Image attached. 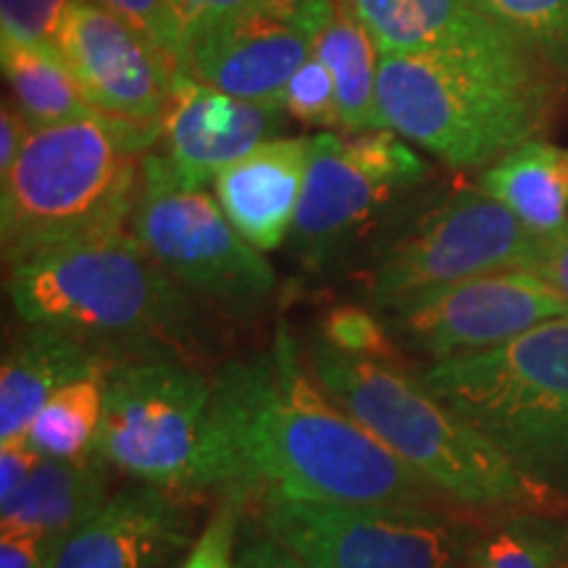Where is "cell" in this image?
Masks as SVG:
<instances>
[{"label":"cell","instance_id":"6da1fadb","mask_svg":"<svg viewBox=\"0 0 568 568\" xmlns=\"http://www.w3.org/2000/svg\"><path fill=\"white\" fill-rule=\"evenodd\" d=\"M197 489L408 508L443 497L318 385L284 322L268 351L230 361L213 379Z\"/></svg>","mask_w":568,"mask_h":568},{"label":"cell","instance_id":"7a4b0ae2","mask_svg":"<svg viewBox=\"0 0 568 568\" xmlns=\"http://www.w3.org/2000/svg\"><path fill=\"white\" fill-rule=\"evenodd\" d=\"M24 326H51L122 358L197 347V305L132 232L53 247L6 268Z\"/></svg>","mask_w":568,"mask_h":568},{"label":"cell","instance_id":"3957f363","mask_svg":"<svg viewBox=\"0 0 568 568\" xmlns=\"http://www.w3.org/2000/svg\"><path fill=\"white\" fill-rule=\"evenodd\" d=\"M161 124L92 111L32 130L17 166L0 182L6 268L90 237L130 230L142 161Z\"/></svg>","mask_w":568,"mask_h":568},{"label":"cell","instance_id":"277c9868","mask_svg":"<svg viewBox=\"0 0 568 568\" xmlns=\"http://www.w3.org/2000/svg\"><path fill=\"white\" fill-rule=\"evenodd\" d=\"M305 364L355 422L443 497L474 508L542 500L535 474L439 400L408 366L353 358L318 337L308 339Z\"/></svg>","mask_w":568,"mask_h":568},{"label":"cell","instance_id":"5b68a950","mask_svg":"<svg viewBox=\"0 0 568 568\" xmlns=\"http://www.w3.org/2000/svg\"><path fill=\"white\" fill-rule=\"evenodd\" d=\"M376 98L385 130L447 166L479 169L545 130L558 80L545 67L387 53Z\"/></svg>","mask_w":568,"mask_h":568},{"label":"cell","instance_id":"8992f818","mask_svg":"<svg viewBox=\"0 0 568 568\" xmlns=\"http://www.w3.org/2000/svg\"><path fill=\"white\" fill-rule=\"evenodd\" d=\"M311 161L290 247L311 274H332L364 255L366 264L414 213L429 163L393 130L311 134Z\"/></svg>","mask_w":568,"mask_h":568},{"label":"cell","instance_id":"52a82bcc","mask_svg":"<svg viewBox=\"0 0 568 568\" xmlns=\"http://www.w3.org/2000/svg\"><path fill=\"white\" fill-rule=\"evenodd\" d=\"M422 382L529 474L568 460V316L435 361Z\"/></svg>","mask_w":568,"mask_h":568},{"label":"cell","instance_id":"ba28073f","mask_svg":"<svg viewBox=\"0 0 568 568\" xmlns=\"http://www.w3.org/2000/svg\"><path fill=\"white\" fill-rule=\"evenodd\" d=\"M130 230L184 293L219 314L245 322L274 297L276 274L264 253L234 230L209 190L182 182L159 151L142 161Z\"/></svg>","mask_w":568,"mask_h":568},{"label":"cell","instance_id":"9c48e42d","mask_svg":"<svg viewBox=\"0 0 568 568\" xmlns=\"http://www.w3.org/2000/svg\"><path fill=\"white\" fill-rule=\"evenodd\" d=\"M542 237L481 187L410 213L366 264L376 314L408 297L495 272H531Z\"/></svg>","mask_w":568,"mask_h":568},{"label":"cell","instance_id":"30bf717a","mask_svg":"<svg viewBox=\"0 0 568 568\" xmlns=\"http://www.w3.org/2000/svg\"><path fill=\"white\" fill-rule=\"evenodd\" d=\"M213 382L172 353L124 358L109 376L98 450L140 485L195 493Z\"/></svg>","mask_w":568,"mask_h":568},{"label":"cell","instance_id":"8fae6325","mask_svg":"<svg viewBox=\"0 0 568 568\" xmlns=\"http://www.w3.org/2000/svg\"><path fill=\"white\" fill-rule=\"evenodd\" d=\"M308 568H458L468 529L443 508L347 506L261 495L243 500Z\"/></svg>","mask_w":568,"mask_h":568},{"label":"cell","instance_id":"7c38bea8","mask_svg":"<svg viewBox=\"0 0 568 568\" xmlns=\"http://www.w3.org/2000/svg\"><path fill=\"white\" fill-rule=\"evenodd\" d=\"M406 355L435 361L503 345L531 326L568 316V303L531 272H495L460 280L382 311Z\"/></svg>","mask_w":568,"mask_h":568},{"label":"cell","instance_id":"4fadbf2b","mask_svg":"<svg viewBox=\"0 0 568 568\" xmlns=\"http://www.w3.org/2000/svg\"><path fill=\"white\" fill-rule=\"evenodd\" d=\"M332 13L335 0H261L216 17L184 38V71L243 101L280 103Z\"/></svg>","mask_w":568,"mask_h":568},{"label":"cell","instance_id":"5bb4252c","mask_svg":"<svg viewBox=\"0 0 568 568\" xmlns=\"http://www.w3.org/2000/svg\"><path fill=\"white\" fill-rule=\"evenodd\" d=\"M55 48L95 111L161 124L180 69L130 21L92 0H71Z\"/></svg>","mask_w":568,"mask_h":568},{"label":"cell","instance_id":"9a60e30c","mask_svg":"<svg viewBox=\"0 0 568 568\" xmlns=\"http://www.w3.org/2000/svg\"><path fill=\"white\" fill-rule=\"evenodd\" d=\"M287 122L280 103L243 101L180 69L161 122L159 153L182 182L205 187L230 163L280 138Z\"/></svg>","mask_w":568,"mask_h":568},{"label":"cell","instance_id":"2e32d148","mask_svg":"<svg viewBox=\"0 0 568 568\" xmlns=\"http://www.w3.org/2000/svg\"><path fill=\"white\" fill-rule=\"evenodd\" d=\"M353 9L372 32L382 55L406 53L503 67H545L524 42L503 30L471 0H353Z\"/></svg>","mask_w":568,"mask_h":568},{"label":"cell","instance_id":"e0dca14e","mask_svg":"<svg viewBox=\"0 0 568 568\" xmlns=\"http://www.w3.org/2000/svg\"><path fill=\"white\" fill-rule=\"evenodd\" d=\"M193 537L180 493L130 487L63 539L53 568H166Z\"/></svg>","mask_w":568,"mask_h":568},{"label":"cell","instance_id":"ac0fdd59","mask_svg":"<svg viewBox=\"0 0 568 568\" xmlns=\"http://www.w3.org/2000/svg\"><path fill=\"white\" fill-rule=\"evenodd\" d=\"M311 142V138L268 140L213 180V197L226 219L261 253L276 251L293 234Z\"/></svg>","mask_w":568,"mask_h":568},{"label":"cell","instance_id":"d6986e66","mask_svg":"<svg viewBox=\"0 0 568 568\" xmlns=\"http://www.w3.org/2000/svg\"><path fill=\"white\" fill-rule=\"evenodd\" d=\"M111 361L124 358L69 332L27 326L3 353L0 366V443L24 437L59 389Z\"/></svg>","mask_w":568,"mask_h":568},{"label":"cell","instance_id":"ffe728a7","mask_svg":"<svg viewBox=\"0 0 568 568\" xmlns=\"http://www.w3.org/2000/svg\"><path fill=\"white\" fill-rule=\"evenodd\" d=\"M109 460L101 450L80 458H42L19 497L0 508V527L24 529L63 545L109 500Z\"/></svg>","mask_w":568,"mask_h":568},{"label":"cell","instance_id":"44dd1931","mask_svg":"<svg viewBox=\"0 0 568 568\" xmlns=\"http://www.w3.org/2000/svg\"><path fill=\"white\" fill-rule=\"evenodd\" d=\"M479 187L539 237H550L568 226L566 148L537 138L524 142L479 176Z\"/></svg>","mask_w":568,"mask_h":568},{"label":"cell","instance_id":"7402d4cb","mask_svg":"<svg viewBox=\"0 0 568 568\" xmlns=\"http://www.w3.org/2000/svg\"><path fill=\"white\" fill-rule=\"evenodd\" d=\"M314 55L335 80L339 130L347 134L385 130L376 98L382 53L355 13L353 0H335V13L318 34Z\"/></svg>","mask_w":568,"mask_h":568},{"label":"cell","instance_id":"603a6c76","mask_svg":"<svg viewBox=\"0 0 568 568\" xmlns=\"http://www.w3.org/2000/svg\"><path fill=\"white\" fill-rule=\"evenodd\" d=\"M0 67L11 103L30 130H42L95 111L55 45L0 42Z\"/></svg>","mask_w":568,"mask_h":568},{"label":"cell","instance_id":"cb8c5ba5","mask_svg":"<svg viewBox=\"0 0 568 568\" xmlns=\"http://www.w3.org/2000/svg\"><path fill=\"white\" fill-rule=\"evenodd\" d=\"M122 361H111L80 376L42 406L27 429V439L45 458H80L98 450L109 376Z\"/></svg>","mask_w":568,"mask_h":568},{"label":"cell","instance_id":"d4e9b609","mask_svg":"<svg viewBox=\"0 0 568 568\" xmlns=\"http://www.w3.org/2000/svg\"><path fill=\"white\" fill-rule=\"evenodd\" d=\"M558 524L537 516H518L468 542L458 568H552L566 550Z\"/></svg>","mask_w":568,"mask_h":568},{"label":"cell","instance_id":"484cf974","mask_svg":"<svg viewBox=\"0 0 568 568\" xmlns=\"http://www.w3.org/2000/svg\"><path fill=\"white\" fill-rule=\"evenodd\" d=\"M548 67L568 80V0H471Z\"/></svg>","mask_w":568,"mask_h":568},{"label":"cell","instance_id":"4316f807","mask_svg":"<svg viewBox=\"0 0 568 568\" xmlns=\"http://www.w3.org/2000/svg\"><path fill=\"white\" fill-rule=\"evenodd\" d=\"M337 353L353 355V358L385 361V364H403L406 366V353L389 335L385 318L376 314L374 308L364 305H337L329 308L318 324L316 335Z\"/></svg>","mask_w":568,"mask_h":568},{"label":"cell","instance_id":"83f0119b","mask_svg":"<svg viewBox=\"0 0 568 568\" xmlns=\"http://www.w3.org/2000/svg\"><path fill=\"white\" fill-rule=\"evenodd\" d=\"M282 111L290 122L303 126H339L337 90L329 69L316 55H311L301 69L290 77L280 95Z\"/></svg>","mask_w":568,"mask_h":568},{"label":"cell","instance_id":"f1b7e54d","mask_svg":"<svg viewBox=\"0 0 568 568\" xmlns=\"http://www.w3.org/2000/svg\"><path fill=\"white\" fill-rule=\"evenodd\" d=\"M92 3L130 21L134 30H140L174 61L176 69H184V30L172 0H92Z\"/></svg>","mask_w":568,"mask_h":568},{"label":"cell","instance_id":"f546056e","mask_svg":"<svg viewBox=\"0 0 568 568\" xmlns=\"http://www.w3.org/2000/svg\"><path fill=\"white\" fill-rule=\"evenodd\" d=\"M71 0H0V40L55 45Z\"/></svg>","mask_w":568,"mask_h":568},{"label":"cell","instance_id":"4dcf8cb0","mask_svg":"<svg viewBox=\"0 0 568 568\" xmlns=\"http://www.w3.org/2000/svg\"><path fill=\"white\" fill-rule=\"evenodd\" d=\"M240 506L243 500L232 497L216 510L180 568H234V539H237L240 516H243Z\"/></svg>","mask_w":568,"mask_h":568},{"label":"cell","instance_id":"1f68e13d","mask_svg":"<svg viewBox=\"0 0 568 568\" xmlns=\"http://www.w3.org/2000/svg\"><path fill=\"white\" fill-rule=\"evenodd\" d=\"M234 568H308L293 550L284 548L251 510L240 516L234 539Z\"/></svg>","mask_w":568,"mask_h":568},{"label":"cell","instance_id":"d6a6232c","mask_svg":"<svg viewBox=\"0 0 568 568\" xmlns=\"http://www.w3.org/2000/svg\"><path fill=\"white\" fill-rule=\"evenodd\" d=\"M42 458L45 456L27 437L0 443V508L17 500Z\"/></svg>","mask_w":568,"mask_h":568},{"label":"cell","instance_id":"836d02e7","mask_svg":"<svg viewBox=\"0 0 568 568\" xmlns=\"http://www.w3.org/2000/svg\"><path fill=\"white\" fill-rule=\"evenodd\" d=\"M61 545L24 529H0V568H53Z\"/></svg>","mask_w":568,"mask_h":568},{"label":"cell","instance_id":"e575fe53","mask_svg":"<svg viewBox=\"0 0 568 568\" xmlns=\"http://www.w3.org/2000/svg\"><path fill=\"white\" fill-rule=\"evenodd\" d=\"M531 274H537L539 280L548 282L556 293L568 303V226L542 237L539 243V253Z\"/></svg>","mask_w":568,"mask_h":568},{"label":"cell","instance_id":"d590c367","mask_svg":"<svg viewBox=\"0 0 568 568\" xmlns=\"http://www.w3.org/2000/svg\"><path fill=\"white\" fill-rule=\"evenodd\" d=\"M30 132V124L24 122V116H21L17 105L11 103V98H6L3 109H0V182L11 174L13 166H17Z\"/></svg>","mask_w":568,"mask_h":568},{"label":"cell","instance_id":"8d00e7d4","mask_svg":"<svg viewBox=\"0 0 568 568\" xmlns=\"http://www.w3.org/2000/svg\"><path fill=\"white\" fill-rule=\"evenodd\" d=\"M255 3H261V0H172L176 17L182 21L184 38H187V32H193L195 27L205 24V21L226 17V13L234 11H243L247 6Z\"/></svg>","mask_w":568,"mask_h":568},{"label":"cell","instance_id":"74e56055","mask_svg":"<svg viewBox=\"0 0 568 568\" xmlns=\"http://www.w3.org/2000/svg\"><path fill=\"white\" fill-rule=\"evenodd\" d=\"M552 568H568V545H566V550H564V556H560V560Z\"/></svg>","mask_w":568,"mask_h":568}]
</instances>
